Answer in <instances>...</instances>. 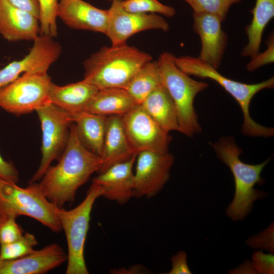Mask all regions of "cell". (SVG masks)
<instances>
[{
    "instance_id": "obj_1",
    "label": "cell",
    "mask_w": 274,
    "mask_h": 274,
    "mask_svg": "<svg viewBox=\"0 0 274 274\" xmlns=\"http://www.w3.org/2000/svg\"><path fill=\"white\" fill-rule=\"evenodd\" d=\"M102 165L100 156L87 150L80 142L73 123L67 145L53 166L50 165L37 183L46 198L58 208L74 201L79 188Z\"/></svg>"
},
{
    "instance_id": "obj_2",
    "label": "cell",
    "mask_w": 274,
    "mask_h": 274,
    "mask_svg": "<svg viewBox=\"0 0 274 274\" xmlns=\"http://www.w3.org/2000/svg\"><path fill=\"white\" fill-rule=\"evenodd\" d=\"M152 59L149 54L126 43L104 46L84 61L83 79L98 89H124L135 73Z\"/></svg>"
},
{
    "instance_id": "obj_3",
    "label": "cell",
    "mask_w": 274,
    "mask_h": 274,
    "mask_svg": "<svg viewBox=\"0 0 274 274\" xmlns=\"http://www.w3.org/2000/svg\"><path fill=\"white\" fill-rule=\"evenodd\" d=\"M211 145L218 158L229 168L234 180V196L226 214L234 221L243 220L251 211L254 201L265 195L254 187L264 183L261 174L270 158L257 164L244 162L239 157L243 150L232 136L221 137Z\"/></svg>"
},
{
    "instance_id": "obj_4",
    "label": "cell",
    "mask_w": 274,
    "mask_h": 274,
    "mask_svg": "<svg viewBox=\"0 0 274 274\" xmlns=\"http://www.w3.org/2000/svg\"><path fill=\"white\" fill-rule=\"evenodd\" d=\"M173 59L178 67L186 74L215 81L236 101L243 113V123L241 130L244 134L263 138L273 135V128L257 123L250 113V105L254 96L263 89L273 88V77L258 83L246 84L226 77L198 57H176L174 55Z\"/></svg>"
},
{
    "instance_id": "obj_5",
    "label": "cell",
    "mask_w": 274,
    "mask_h": 274,
    "mask_svg": "<svg viewBox=\"0 0 274 274\" xmlns=\"http://www.w3.org/2000/svg\"><path fill=\"white\" fill-rule=\"evenodd\" d=\"M174 55L161 53L157 60L161 84L166 89L174 103L179 132L193 137L201 131L194 106L197 94L206 90L207 83L192 79L176 65Z\"/></svg>"
},
{
    "instance_id": "obj_6",
    "label": "cell",
    "mask_w": 274,
    "mask_h": 274,
    "mask_svg": "<svg viewBox=\"0 0 274 274\" xmlns=\"http://www.w3.org/2000/svg\"><path fill=\"white\" fill-rule=\"evenodd\" d=\"M57 208L46 198L37 182L23 188L0 180V215L16 219L27 216L58 233L62 227Z\"/></svg>"
},
{
    "instance_id": "obj_7",
    "label": "cell",
    "mask_w": 274,
    "mask_h": 274,
    "mask_svg": "<svg viewBox=\"0 0 274 274\" xmlns=\"http://www.w3.org/2000/svg\"><path fill=\"white\" fill-rule=\"evenodd\" d=\"M102 194V188L92 183L85 197L76 207L70 210L63 207L57 208L56 212L67 242L66 274L89 273L84 257L85 242L93 206Z\"/></svg>"
},
{
    "instance_id": "obj_8",
    "label": "cell",
    "mask_w": 274,
    "mask_h": 274,
    "mask_svg": "<svg viewBox=\"0 0 274 274\" xmlns=\"http://www.w3.org/2000/svg\"><path fill=\"white\" fill-rule=\"evenodd\" d=\"M42 130V157L40 165L29 183L39 181L47 168L62 155L69 139L74 118L50 102L36 111Z\"/></svg>"
},
{
    "instance_id": "obj_9",
    "label": "cell",
    "mask_w": 274,
    "mask_h": 274,
    "mask_svg": "<svg viewBox=\"0 0 274 274\" xmlns=\"http://www.w3.org/2000/svg\"><path fill=\"white\" fill-rule=\"evenodd\" d=\"M52 83L47 72L25 73L0 90V108L15 115L36 111L51 102Z\"/></svg>"
},
{
    "instance_id": "obj_10",
    "label": "cell",
    "mask_w": 274,
    "mask_h": 274,
    "mask_svg": "<svg viewBox=\"0 0 274 274\" xmlns=\"http://www.w3.org/2000/svg\"><path fill=\"white\" fill-rule=\"evenodd\" d=\"M130 146L134 153L153 151L168 152L172 141L169 133L164 131L140 105L122 116Z\"/></svg>"
},
{
    "instance_id": "obj_11",
    "label": "cell",
    "mask_w": 274,
    "mask_h": 274,
    "mask_svg": "<svg viewBox=\"0 0 274 274\" xmlns=\"http://www.w3.org/2000/svg\"><path fill=\"white\" fill-rule=\"evenodd\" d=\"M134 197L150 198L157 195L169 179L175 157L168 152L143 151L136 157Z\"/></svg>"
},
{
    "instance_id": "obj_12",
    "label": "cell",
    "mask_w": 274,
    "mask_h": 274,
    "mask_svg": "<svg viewBox=\"0 0 274 274\" xmlns=\"http://www.w3.org/2000/svg\"><path fill=\"white\" fill-rule=\"evenodd\" d=\"M121 1H112L109 11V19L106 35L111 45L126 43L127 40L135 33L149 29L169 30L166 21L155 13H136L126 11Z\"/></svg>"
},
{
    "instance_id": "obj_13",
    "label": "cell",
    "mask_w": 274,
    "mask_h": 274,
    "mask_svg": "<svg viewBox=\"0 0 274 274\" xmlns=\"http://www.w3.org/2000/svg\"><path fill=\"white\" fill-rule=\"evenodd\" d=\"M50 36L39 35L34 40L29 53L22 59L13 61L0 70V90L29 72H47L59 57L62 48Z\"/></svg>"
},
{
    "instance_id": "obj_14",
    "label": "cell",
    "mask_w": 274,
    "mask_h": 274,
    "mask_svg": "<svg viewBox=\"0 0 274 274\" xmlns=\"http://www.w3.org/2000/svg\"><path fill=\"white\" fill-rule=\"evenodd\" d=\"M193 28L201 40L198 58L218 70L227 45L228 37L221 27L218 16L207 13L193 12Z\"/></svg>"
},
{
    "instance_id": "obj_15",
    "label": "cell",
    "mask_w": 274,
    "mask_h": 274,
    "mask_svg": "<svg viewBox=\"0 0 274 274\" xmlns=\"http://www.w3.org/2000/svg\"><path fill=\"white\" fill-rule=\"evenodd\" d=\"M67 254L56 243L19 258L0 260V274H43L67 261Z\"/></svg>"
},
{
    "instance_id": "obj_16",
    "label": "cell",
    "mask_w": 274,
    "mask_h": 274,
    "mask_svg": "<svg viewBox=\"0 0 274 274\" xmlns=\"http://www.w3.org/2000/svg\"><path fill=\"white\" fill-rule=\"evenodd\" d=\"M137 155L116 163L93 179L92 183L102 189V197L120 204L134 197L133 166Z\"/></svg>"
},
{
    "instance_id": "obj_17",
    "label": "cell",
    "mask_w": 274,
    "mask_h": 274,
    "mask_svg": "<svg viewBox=\"0 0 274 274\" xmlns=\"http://www.w3.org/2000/svg\"><path fill=\"white\" fill-rule=\"evenodd\" d=\"M58 17L72 28L106 34L108 10L97 8L83 0H60Z\"/></svg>"
},
{
    "instance_id": "obj_18",
    "label": "cell",
    "mask_w": 274,
    "mask_h": 274,
    "mask_svg": "<svg viewBox=\"0 0 274 274\" xmlns=\"http://www.w3.org/2000/svg\"><path fill=\"white\" fill-rule=\"evenodd\" d=\"M40 34L39 19L0 0V35L10 42L33 41Z\"/></svg>"
},
{
    "instance_id": "obj_19",
    "label": "cell",
    "mask_w": 274,
    "mask_h": 274,
    "mask_svg": "<svg viewBox=\"0 0 274 274\" xmlns=\"http://www.w3.org/2000/svg\"><path fill=\"white\" fill-rule=\"evenodd\" d=\"M135 155L137 154L134 153L129 143L122 116H108L100 156L102 165L98 174L104 172L111 166L128 160Z\"/></svg>"
},
{
    "instance_id": "obj_20",
    "label": "cell",
    "mask_w": 274,
    "mask_h": 274,
    "mask_svg": "<svg viewBox=\"0 0 274 274\" xmlns=\"http://www.w3.org/2000/svg\"><path fill=\"white\" fill-rule=\"evenodd\" d=\"M98 90L84 79L64 86L52 82L49 97L51 102L73 116L84 111Z\"/></svg>"
},
{
    "instance_id": "obj_21",
    "label": "cell",
    "mask_w": 274,
    "mask_h": 274,
    "mask_svg": "<svg viewBox=\"0 0 274 274\" xmlns=\"http://www.w3.org/2000/svg\"><path fill=\"white\" fill-rule=\"evenodd\" d=\"M139 105L123 88L99 89L84 111L104 116H123Z\"/></svg>"
},
{
    "instance_id": "obj_22",
    "label": "cell",
    "mask_w": 274,
    "mask_h": 274,
    "mask_svg": "<svg viewBox=\"0 0 274 274\" xmlns=\"http://www.w3.org/2000/svg\"><path fill=\"white\" fill-rule=\"evenodd\" d=\"M140 105L165 132L179 131L174 103L168 92L162 84L154 90Z\"/></svg>"
},
{
    "instance_id": "obj_23",
    "label": "cell",
    "mask_w": 274,
    "mask_h": 274,
    "mask_svg": "<svg viewBox=\"0 0 274 274\" xmlns=\"http://www.w3.org/2000/svg\"><path fill=\"white\" fill-rule=\"evenodd\" d=\"M72 116L80 142L87 150L100 156L107 117L85 111Z\"/></svg>"
},
{
    "instance_id": "obj_24",
    "label": "cell",
    "mask_w": 274,
    "mask_h": 274,
    "mask_svg": "<svg viewBox=\"0 0 274 274\" xmlns=\"http://www.w3.org/2000/svg\"><path fill=\"white\" fill-rule=\"evenodd\" d=\"M251 12V22L245 28L248 43L241 54L252 59L260 52L263 31L274 16V0H256L255 6Z\"/></svg>"
},
{
    "instance_id": "obj_25",
    "label": "cell",
    "mask_w": 274,
    "mask_h": 274,
    "mask_svg": "<svg viewBox=\"0 0 274 274\" xmlns=\"http://www.w3.org/2000/svg\"><path fill=\"white\" fill-rule=\"evenodd\" d=\"M161 84L157 61L151 60L135 73L124 89L140 105Z\"/></svg>"
},
{
    "instance_id": "obj_26",
    "label": "cell",
    "mask_w": 274,
    "mask_h": 274,
    "mask_svg": "<svg viewBox=\"0 0 274 274\" xmlns=\"http://www.w3.org/2000/svg\"><path fill=\"white\" fill-rule=\"evenodd\" d=\"M38 244L35 236L24 232L19 238L7 244L0 246V260H10L23 257L31 252Z\"/></svg>"
},
{
    "instance_id": "obj_27",
    "label": "cell",
    "mask_w": 274,
    "mask_h": 274,
    "mask_svg": "<svg viewBox=\"0 0 274 274\" xmlns=\"http://www.w3.org/2000/svg\"><path fill=\"white\" fill-rule=\"evenodd\" d=\"M40 35L54 38L57 35L56 19L58 17V0H38Z\"/></svg>"
},
{
    "instance_id": "obj_28",
    "label": "cell",
    "mask_w": 274,
    "mask_h": 274,
    "mask_svg": "<svg viewBox=\"0 0 274 274\" xmlns=\"http://www.w3.org/2000/svg\"><path fill=\"white\" fill-rule=\"evenodd\" d=\"M193 12L207 13L218 16L223 21L227 17L230 7L242 0H183Z\"/></svg>"
},
{
    "instance_id": "obj_29",
    "label": "cell",
    "mask_w": 274,
    "mask_h": 274,
    "mask_svg": "<svg viewBox=\"0 0 274 274\" xmlns=\"http://www.w3.org/2000/svg\"><path fill=\"white\" fill-rule=\"evenodd\" d=\"M121 5L126 11L131 12L158 13L168 17L176 14L174 8L158 0H124L121 1Z\"/></svg>"
},
{
    "instance_id": "obj_30",
    "label": "cell",
    "mask_w": 274,
    "mask_h": 274,
    "mask_svg": "<svg viewBox=\"0 0 274 274\" xmlns=\"http://www.w3.org/2000/svg\"><path fill=\"white\" fill-rule=\"evenodd\" d=\"M16 219L10 216L0 215V246L11 243L24 233Z\"/></svg>"
},
{
    "instance_id": "obj_31",
    "label": "cell",
    "mask_w": 274,
    "mask_h": 274,
    "mask_svg": "<svg viewBox=\"0 0 274 274\" xmlns=\"http://www.w3.org/2000/svg\"><path fill=\"white\" fill-rule=\"evenodd\" d=\"M266 44L267 49L264 52H259L255 57L251 59V61L246 65V69L251 72L260 67L267 64L273 62L274 56V38L273 34L269 36Z\"/></svg>"
},
{
    "instance_id": "obj_32",
    "label": "cell",
    "mask_w": 274,
    "mask_h": 274,
    "mask_svg": "<svg viewBox=\"0 0 274 274\" xmlns=\"http://www.w3.org/2000/svg\"><path fill=\"white\" fill-rule=\"evenodd\" d=\"M273 255L271 253L266 254L261 251H255L252 255V266L259 273H273Z\"/></svg>"
},
{
    "instance_id": "obj_33",
    "label": "cell",
    "mask_w": 274,
    "mask_h": 274,
    "mask_svg": "<svg viewBox=\"0 0 274 274\" xmlns=\"http://www.w3.org/2000/svg\"><path fill=\"white\" fill-rule=\"evenodd\" d=\"M269 227L264 232L259 233L256 236L251 237L249 239L248 244L255 248H260L266 249L270 252L273 251V228Z\"/></svg>"
},
{
    "instance_id": "obj_34",
    "label": "cell",
    "mask_w": 274,
    "mask_h": 274,
    "mask_svg": "<svg viewBox=\"0 0 274 274\" xmlns=\"http://www.w3.org/2000/svg\"><path fill=\"white\" fill-rule=\"evenodd\" d=\"M0 180L16 183L19 182V173L11 162L5 160L0 154Z\"/></svg>"
},
{
    "instance_id": "obj_35",
    "label": "cell",
    "mask_w": 274,
    "mask_h": 274,
    "mask_svg": "<svg viewBox=\"0 0 274 274\" xmlns=\"http://www.w3.org/2000/svg\"><path fill=\"white\" fill-rule=\"evenodd\" d=\"M172 269L168 274H190L192 273L187 261V254L184 251L178 252L171 258Z\"/></svg>"
},
{
    "instance_id": "obj_36",
    "label": "cell",
    "mask_w": 274,
    "mask_h": 274,
    "mask_svg": "<svg viewBox=\"0 0 274 274\" xmlns=\"http://www.w3.org/2000/svg\"><path fill=\"white\" fill-rule=\"evenodd\" d=\"M12 6L28 12L39 19L38 0H6Z\"/></svg>"
},
{
    "instance_id": "obj_37",
    "label": "cell",
    "mask_w": 274,
    "mask_h": 274,
    "mask_svg": "<svg viewBox=\"0 0 274 274\" xmlns=\"http://www.w3.org/2000/svg\"><path fill=\"white\" fill-rule=\"evenodd\" d=\"M108 1H115V0H108ZM119 1H124V0H119Z\"/></svg>"
}]
</instances>
